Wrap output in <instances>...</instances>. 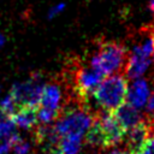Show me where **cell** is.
I'll return each instance as SVG.
<instances>
[{
  "instance_id": "3957f363",
  "label": "cell",
  "mask_w": 154,
  "mask_h": 154,
  "mask_svg": "<svg viewBox=\"0 0 154 154\" xmlns=\"http://www.w3.org/2000/svg\"><path fill=\"white\" fill-rule=\"evenodd\" d=\"M94 117L83 107H72L64 111L58 118L54 129L60 137L77 136L83 137L89 131Z\"/></svg>"
},
{
  "instance_id": "44dd1931",
  "label": "cell",
  "mask_w": 154,
  "mask_h": 154,
  "mask_svg": "<svg viewBox=\"0 0 154 154\" xmlns=\"http://www.w3.org/2000/svg\"><path fill=\"white\" fill-rule=\"evenodd\" d=\"M2 45H4V36L0 34V47H1Z\"/></svg>"
},
{
  "instance_id": "277c9868",
  "label": "cell",
  "mask_w": 154,
  "mask_h": 154,
  "mask_svg": "<svg viewBox=\"0 0 154 154\" xmlns=\"http://www.w3.org/2000/svg\"><path fill=\"white\" fill-rule=\"evenodd\" d=\"M154 60V40L147 37L142 43L136 45L129 54L125 66V75L129 78L138 79Z\"/></svg>"
},
{
  "instance_id": "4fadbf2b",
  "label": "cell",
  "mask_w": 154,
  "mask_h": 154,
  "mask_svg": "<svg viewBox=\"0 0 154 154\" xmlns=\"http://www.w3.org/2000/svg\"><path fill=\"white\" fill-rule=\"evenodd\" d=\"M18 106H17V103L14 102V100L12 99V96L11 95H7L2 101H1V103H0V112L2 113V114H5V116H7V117H12L14 113H16V111L18 109L17 108Z\"/></svg>"
},
{
  "instance_id": "5bb4252c",
  "label": "cell",
  "mask_w": 154,
  "mask_h": 154,
  "mask_svg": "<svg viewBox=\"0 0 154 154\" xmlns=\"http://www.w3.org/2000/svg\"><path fill=\"white\" fill-rule=\"evenodd\" d=\"M13 150L16 154H28L30 150V144L23 140H18L14 144H13Z\"/></svg>"
},
{
  "instance_id": "ba28073f",
  "label": "cell",
  "mask_w": 154,
  "mask_h": 154,
  "mask_svg": "<svg viewBox=\"0 0 154 154\" xmlns=\"http://www.w3.org/2000/svg\"><path fill=\"white\" fill-rule=\"evenodd\" d=\"M149 87L148 83L144 79H136L132 82V84L129 87L128 90V102L132 105L135 108H142L144 105H147L149 99Z\"/></svg>"
},
{
  "instance_id": "e0dca14e",
  "label": "cell",
  "mask_w": 154,
  "mask_h": 154,
  "mask_svg": "<svg viewBox=\"0 0 154 154\" xmlns=\"http://www.w3.org/2000/svg\"><path fill=\"white\" fill-rule=\"evenodd\" d=\"M147 146H148V148L150 149L152 154H154V129H153V131H152V134H150V137H149V140H148Z\"/></svg>"
},
{
  "instance_id": "8fae6325",
  "label": "cell",
  "mask_w": 154,
  "mask_h": 154,
  "mask_svg": "<svg viewBox=\"0 0 154 154\" xmlns=\"http://www.w3.org/2000/svg\"><path fill=\"white\" fill-rule=\"evenodd\" d=\"M60 101H61V90L59 85L57 84L45 85L40 107L60 112Z\"/></svg>"
},
{
  "instance_id": "6da1fadb",
  "label": "cell",
  "mask_w": 154,
  "mask_h": 154,
  "mask_svg": "<svg viewBox=\"0 0 154 154\" xmlns=\"http://www.w3.org/2000/svg\"><path fill=\"white\" fill-rule=\"evenodd\" d=\"M128 90L129 87L126 78L123 75H114L106 78L97 87L93 97L103 111L114 112L125 103Z\"/></svg>"
},
{
  "instance_id": "52a82bcc",
  "label": "cell",
  "mask_w": 154,
  "mask_h": 154,
  "mask_svg": "<svg viewBox=\"0 0 154 154\" xmlns=\"http://www.w3.org/2000/svg\"><path fill=\"white\" fill-rule=\"evenodd\" d=\"M94 120L97 123V125L103 135L106 148L117 146L118 143L122 142L124 135L126 134V130L118 122V119L113 112L102 111L94 117Z\"/></svg>"
},
{
  "instance_id": "8992f818",
  "label": "cell",
  "mask_w": 154,
  "mask_h": 154,
  "mask_svg": "<svg viewBox=\"0 0 154 154\" xmlns=\"http://www.w3.org/2000/svg\"><path fill=\"white\" fill-rule=\"evenodd\" d=\"M105 75L94 70L93 67H79L76 69L73 72V90L76 93V96L81 101H85L90 95L94 94V91L97 89V87L105 81Z\"/></svg>"
},
{
  "instance_id": "2e32d148",
  "label": "cell",
  "mask_w": 154,
  "mask_h": 154,
  "mask_svg": "<svg viewBox=\"0 0 154 154\" xmlns=\"http://www.w3.org/2000/svg\"><path fill=\"white\" fill-rule=\"evenodd\" d=\"M146 106H147V112L149 114V118H154V91L150 94Z\"/></svg>"
},
{
  "instance_id": "ac0fdd59",
  "label": "cell",
  "mask_w": 154,
  "mask_h": 154,
  "mask_svg": "<svg viewBox=\"0 0 154 154\" xmlns=\"http://www.w3.org/2000/svg\"><path fill=\"white\" fill-rule=\"evenodd\" d=\"M109 154H132L130 150H124V149H114Z\"/></svg>"
},
{
  "instance_id": "7402d4cb",
  "label": "cell",
  "mask_w": 154,
  "mask_h": 154,
  "mask_svg": "<svg viewBox=\"0 0 154 154\" xmlns=\"http://www.w3.org/2000/svg\"><path fill=\"white\" fill-rule=\"evenodd\" d=\"M152 37H153V40H154V32H153V34H152Z\"/></svg>"
},
{
  "instance_id": "5b68a950",
  "label": "cell",
  "mask_w": 154,
  "mask_h": 154,
  "mask_svg": "<svg viewBox=\"0 0 154 154\" xmlns=\"http://www.w3.org/2000/svg\"><path fill=\"white\" fill-rule=\"evenodd\" d=\"M43 89H45V84L42 83L40 75L36 73L29 81L14 84L10 91V95L12 96V99L14 100L18 107H23V106L40 107Z\"/></svg>"
},
{
  "instance_id": "7c38bea8",
  "label": "cell",
  "mask_w": 154,
  "mask_h": 154,
  "mask_svg": "<svg viewBox=\"0 0 154 154\" xmlns=\"http://www.w3.org/2000/svg\"><path fill=\"white\" fill-rule=\"evenodd\" d=\"M82 137L66 136L60 137L59 143L49 150V154H77L81 149Z\"/></svg>"
},
{
  "instance_id": "30bf717a",
  "label": "cell",
  "mask_w": 154,
  "mask_h": 154,
  "mask_svg": "<svg viewBox=\"0 0 154 154\" xmlns=\"http://www.w3.org/2000/svg\"><path fill=\"white\" fill-rule=\"evenodd\" d=\"M14 125L22 129H31L38 120V107L23 106L18 107L16 113L11 117Z\"/></svg>"
},
{
  "instance_id": "ffe728a7",
  "label": "cell",
  "mask_w": 154,
  "mask_h": 154,
  "mask_svg": "<svg viewBox=\"0 0 154 154\" xmlns=\"http://www.w3.org/2000/svg\"><path fill=\"white\" fill-rule=\"evenodd\" d=\"M149 10L152 11V13L154 16V0H149Z\"/></svg>"
},
{
  "instance_id": "d6986e66",
  "label": "cell",
  "mask_w": 154,
  "mask_h": 154,
  "mask_svg": "<svg viewBox=\"0 0 154 154\" xmlns=\"http://www.w3.org/2000/svg\"><path fill=\"white\" fill-rule=\"evenodd\" d=\"M135 154H152V152H150V149L148 148V146H146L143 149H141L140 152H137V153H135Z\"/></svg>"
},
{
  "instance_id": "9c48e42d",
  "label": "cell",
  "mask_w": 154,
  "mask_h": 154,
  "mask_svg": "<svg viewBox=\"0 0 154 154\" xmlns=\"http://www.w3.org/2000/svg\"><path fill=\"white\" fill-rule=\"evenodd\" d=\"M113 113L117 117L118 122L122 124V126L126 131L130 130V129H132L134 126H136L138 123H141L143 120L142 117H141V113L138 112V109L135 108L129 102H125L124 105H122Z\"/></svg>"
},
{
  "instance_id": "7a4b0ae2",
  "label": "cell",
  "mask_w": 154,
  "mask_h": 154,
  "mask_svg": "<svg viewBox=\"0 0 154 154\" xmlns=\"http://www.w3.org/2000/svg\"><path fill=\"white\" fill-rule=\"evenodd\" d=\"M128 58V52L123 45L113 41L102 42L99 46L97 52L91 57L89 66L105 76H108L119 71L122 67H125Z\"/></svg>"
},
{
  "instance_id": "9a60e30c",
  "label": "cell",
  "mask_w": 154,
  "mask_h": 154,
  "mask_svg": "<svg viewBox=\"0 0 154 154\" xmlns=\"http://www.w3.org/2000/svg\"><path fill=\"white\" fill-rule=\"evenodd\" d=\"M64 8H65V4H64V2L57 4V5H54L53 7H51L49 11H48V14H47L48 19H52V18L57 17L59 13H61V12L64 11Z\"/></svg>"
}]
</instances>
